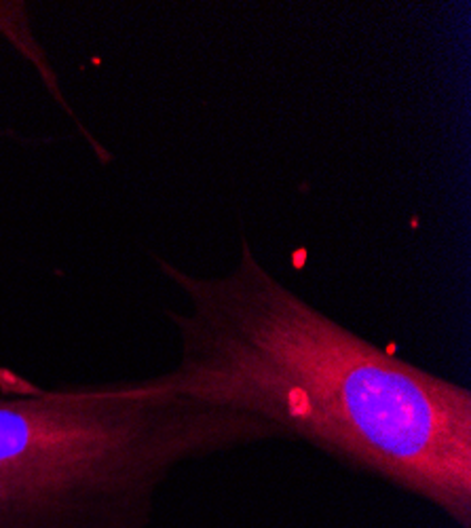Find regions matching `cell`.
I'll return each instance as SVG.
<instances>
[{"mask_svg":"<svg viewBox=\"0 0 471 528\" xmlns=\"http://www.w3.org/2000/svg\"><path fill=\"white\" fill-rule=\"evenodd\" d=\"M188 302L167 311L180 359L165 387L281 427L336 463L471 528V393L313 307L241 237L235 264L194 275L157 258Z\"/></svg>","mask_w":471,"mask_h":528,"instance_id":"obj_1","label":"cell"},{"mask_svg":"<svg viewBox=\"0 0 471 528\" xmlns=\"http://www.w3.org/2000/svg\"><path fill=\"white\" fill-rule=\"evenodd\" d=\"M266 442L292 440L158 376L0 393V528H150L186 463Z\"/></svg>","mask_w":471,"mask_h":528,"instance_id":"obj_2","label":"cell"}]
</instances>
